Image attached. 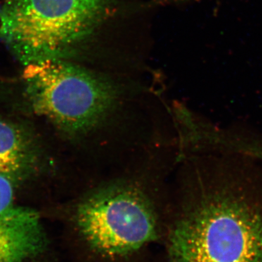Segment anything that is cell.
<instances>
[{"instance_id":"3957f363","label":"cell","mask_w":262,"mask_h":262,"mask_svg":"<svg viewBox=\"0 0 262 262\" xmlns=\"http://www.w3.org/2000/svg\"><path fill=\"white\" fill-rule=\"evenodd\" d=\"M107 10L106 0H3L0 40L24 67L67 59Z\"/></svg>"},{"instance_id":"7a4b0ae2","label":"cell","mask_w":262,"mask_h":262,"mask_svg":"<svg viewBox=\"0 0 262 262\" xmlns=\"http://www.w3.org/2000/svg\"><path fill=\"white\" fill-rule=\"evenodd\" d=\"M23 80L33 111L76 141L107 126L125 99L119 84L67 59L27 66Z\"/></svg>"},{"instance_id":"6da1fadb","label":"cell","mask_w":262,"mask_h":262,"mask_svg":"<svg viewBox=\"0 0 262 262\" xmlns=\"http://www.w3.org/2000/svg\"><path fill=\"white\" fill-rule=\"evenodd\" d=\"M169 239L171 262H262V207L227 182L196 185Z\"/></svg>"},{"instance_id":"277c9868","label":"cell","mask_w":262,"mask_h":262,"mask_svg":"<svg viewBox=\"0 0 262 262\" xmlns=\"http://www.w3.org/2000/svg\"><path fill=\"white\" fill-rule=\"evenodd\" d=\"M75 219L88 244L106 256L134 253L158 233L149 196L127 181L108 183L88 193L76 207Z\"/></svg>"},{"instance_id":"5b68a950","label":"cell","mask_w":262,"mask_h":262,"mask_svg":"<svg viewBox=\"0 0 262 262\" xmlns=\"http://www.w3.org/2000/svg\"><path fill=\"white\" fill-rule=\"evenodd\" d=\"M48 246L37 211L16 206L0 215V262H38Z\"/></svg>"},{"instance_id":"8992f818","label":"cell","mask_w":262,"mask_h":262,"mask_svg":"<svg viewBox=\"0 0 262 262\" xmlns=\"http://www.w3.org/2000/svg\"><path fill=\"white\" fill-rule=\"evenodd\" d=\"M42 152L35 137L27 129L0 119V176L15 185L40 169Z\"/></svg>"},{"instance_id":"52a82bcc","label":"cell","mask_w":262,"mask_h":262,"mask_svg":"<svg viewBox=\"0 0 262 262\" xmlns=\"http://www.w3.org/2000/svg\"><path fill=\"white\" fill-rule=\"evenodd\" d=\"M15 184L6 177L0 176V215L13 210L15 203Z\"/></svg>"}]
</instances>
